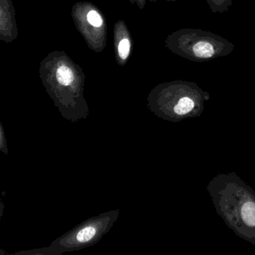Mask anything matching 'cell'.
<instances>
[{"instance_id": "1", "label": "cell", "mask_w": 255, "mask_h": 255, "mask_svg": "<svg viewBox=\"0 0 255 255\" xmlns=\"http://www.w3.org/2000/svg\"><path fill=\"white\" fill-rule=\"evenodd\" d=\"M207 189L227 226L255 246V191L235 172L217 174Z\"/></svg>"}, {"instance_id": "2", "label": "cell", "mask_w": 255, "mask_h": 255, "mask_svg": "<svg viewBox=\"0 0 255 255\" xmlns=\"http://www.w3.org/2000/svg\"><path fill=\"white\" fill-rule=\"evenodd\" d=\"M210 94L193 82L175 81L162 86L155 93L149 108L158 118L179 122L198 117L210 100Z\"/></svg>"}, {"instance_id": "3", "label": "cell", "mask_w": 255, "mask_h": 255, "mask_svg": "<svg viewBox=\"0 0 255 255\" xmlns=\"http://www.w3.org/2000/svg\"><path fill=\"white\" fill-rule=\"evenodd\" d=\"M120 210L101 213L86 219L82 223L55 240L48 247L17 252L22 255H59L93 246L110 231L119 219Z\"/></svg>"}, {"instance_id": "4", "label": "cell", "mask_w": 255, "mask_h": 255, "mask_svg": "<svg viewBox=\"0 0 255 255\" xmlns=\"http://www.w3.org/2000/svg\"><path fill=\"white\" fill-rule=\"evenodd\" d=\"M170 49L194 62H205L226 57L234 50L232 42L224 37L200 29H180L170 37Z\"/></svg>"}, {"instance_id": "5", "label": "cell", "mask_w": 255, "mask_h": 255, "mask_svg": "<svg viewBox=\"0 0 255 255\" xmlns=\"http://www.w3.org/2000/svg\"><path fill=\"white\" fill-rule=\"evenodd\" d=\"M56 80L61 86L68 87L71 86L74 80V73L69 67L61 65L56 70Z\"/></svg>"}, {"instance_id": "6", "label": "cell", "mask_w": 255, "mask_h": 255, "mask_svg": "<svg viewBox=\"0 0 255 255\" xmlns=\"http://www.w3.org/2000/svg\"><path fill=\"white\" fill-rule=\"evenodd\" d=\"M207 2L212 12L214 14H223L232 6L234 0H203Z\"/></svg>"}, {"instance_id": "7", "label": "cell", "mask_w": 255, "mask_h": 255, "mask_svg": "<svg viewBox=\"0 0 255 255\" xmlns=\"http://www.w3.org/2000/svg\"><path fill=\"white\" fill-rule=\"evenodd\" d=\"M130 52V42L128 38H124L119 44V53L123 60H126Z\"/></svg>"}, {"instance_id": "8", "label": "cell", "mask_w": 255, "mask_h": 255, "mask_svg": "<svg viewBox=\"0 0 255 255\" xmlns=\"http://www.w3.org/2000/svg\"><path fill=\"white\" fill-rule=\"evenodd\" d=\"M87 20L89 23L95 27H101L103 24V19L96 11H89L87 14Z\"/></svg>"}, {"instance_id": "9", "label": "cell", "mask_w": 255, "mask_h": 255, "mask_svg": "<svg viewBox=\"0 0 255 255\" xmlns=\"http://www.w3.org/2000/svg\"><path fill=\"white\" fill-rule=\"evenodd\" d=\"M0 150L5 154H8V147H7L6 138H5V131L2 123H0Z\"/></svg>"}]
</instances>
